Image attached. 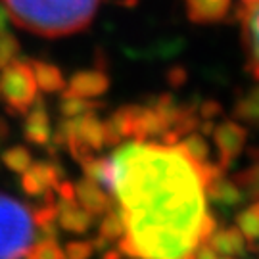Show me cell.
Masks as SVG:
<instances>
[{
  "instance_id": "6da1fadb",
  "label": "cell",
  "mask_w": 259,
  "mask_h": 259,
  "mask_svg": "<svg viewBox=\"0 0 259 259\" xmlns=\"http://www.w3.org/2000/svg\"><path fill=\"white\" fill-rule=\"evenodd\" d=\"M111 194L125 221L119 251L129 259H186L200 244L205 179L179 146L135 140L111 154Z\"/></svg>"
},
{
  "instance_id": "7a4b0ae2",
  "label": "cell",
  "mask_w": 259,
  "mask_h": 259,
  "mask_svg": "<svg viewBox=\"0 0 259 259\" xmlns=\"http://www.w3.org/2000/svg\"><path fill=\"white\" fill-rule=\"evenodd\" d=\"M102 0H2L10 19L40 37H65L91 25Z\"/></svg>"
},
{
  "instance_id": "3957f363",
  "label": "cell",
  "mask_w": 259,
  "mask_h": 259,
  "mask_svg": "<svg viewBox=\"0 0 259 259\" xmlns=\"http://www.w3.org/2000/svg\"><path fill=\"white\" fill-rule=\"evenodd\" d=\"M38 227L27 205L0 192V259H27Z\"/></svg>"
},
{
  "instance_id": "277c9868",
  "label": "cell",
  "mask_w": 259,
  "mask_h": 259,
  "mask_svg": "<svg viewBox=\"0 0 259 259\" xmlns=\"http://www.w3.org/2000/svg\"><path fill=\"white\" fill-rule=\"evenodd\" d=\"M37 96V81L29 60L16 58L0 67V102L10 115H25Z\"/></svg>"
},
{
  "instance_id": "5b68a950",
  "label": "cell",
  "mask_w": 259,
  "mask_h": 259,
  "mask_svg": "<svg viewBox=\"0 0 259 259\" xmlns=\"http://www.w3.org/2000/svg\"><path fill=\"white\" fill-rule=\"evenodd\" d=\"M213 139L219 152V165L223 169H229L246 146L248 129L236 121H223L221 125L213 127Z\"/></svg>"
},
{
  "instance_id": "8992f818",
  "label": "cell",
  "mask_w": 259,
  "mask_h": 259,
  "mask_svg": "<svg viewBox=\"0 0 259 259\" xmlns=\"http://www.w3.org/2000/svg\"><path fill=\"white\" fill-rule=\"evenodd\" d=\"M236 18L242 21V45L246 50V69L259 83V4L240 6Z\"/></svg>"
},
{
  "instance_id": "52a82bcc",
  "label": "cell",
  "mask_w": 259,
  "mask_h": 259,
  "mask_svg": "<svg viewBox=\"0 0 259 259\" xmlns=\"http://www.w3.org/2000/svg\"><path fill=\"white\" fill-rule=\"evenodd\" d=\"M64 171L56 161H37L31 163L27 171L21 173V188L29 196H45L60 183Z\"/></svg>"
},
{
  "instance_id": "ba28073f",
  "label": "cell",
  "mask_w": 259,
  "mask_h": 259,
  "mask_svg": "<svg viewBox=\"0 0 259 259\" xmlns=\"http://www.w3.org/2000/svg\"><path fill=\"white\" fill-rule=\"evenodd\" d=\"M23 137L33 146H48L52 140V127H50V115H48L45 98L35 96L31 108L25 113L23 123Z\"/></svg>"
},
{
  "instance_id": "9c48e42d",
  "label": "cell",
  "mask_w": 259,
  "mask_h": 259,
  "mask_svg": "<svg viewBox=\"0 0 259 259\" xmlns=\"http://www.w3.org/2000/svg\"><path fill=\"white\" fill-rule=\"evenodd\" d=\"M108 89H110V77L104 69H87V71H77L71 77V81L65 84L64 91L81 98H96L102 96Z\"/></svg>"
},
{
  "instance_id": "30bf717a",
  "label": "cell",
  "mask_w": 259,
  "mask_h": 259,
  "mask_svg": "<svg viewBox=\"0 0 259 259\" xmlns=\"http://www.w3.org/2000/svg\"><path fill=\"white\" fill-rule=\"evenodd\" d=\"M56 211H58L56 221L64 231L83 234L94 223V215L83 209L77 200H62L60 198V202H56Z\"/></svg>"
},
{
  "instance_id": "8fae6325",
  "label": "cell",
  "mask_w": 259,
  "mask_h": 259,
  "mask_svg": "<svg viewBox=\"0 0 259 259\" xmlns=\"http://www.w3.org/2000/svg\"><path fill=\"white\" fill-rule=\"evenodd\" d=\"M232 0H185L186 16L192 23L209 25L227 18Z\"/></svg>"
},
{
  "instance_id": "7c38bea8",
  "label": "cell",
  "mask_w": 259,
  "mask_h": 259,
  "mask_svg": "<svg viewBox=\"0 0 259 259\" xmlns=\"http://www.w3.org/2000/svg\"><path fill=\"white\" fill-rule=\"evenodd\" d=\"M205 196L209 198V202L223 207H234L244 200L242 188L234 181H229L225 173L223 175L213 177L211 181H207L204 186Z\"/></svg>"
},
{
  "instance_id": "4fadbf2b",
  "label": "cell",
  "mask_w": 259,
  "mask_h": 259,
  "mask_svg": "<svg viewBox=\"0 0 259 259\" xmlns=\"http://www.w3.org/2000/svg\"><path fill=\"white\" fill-rule=\"evenodd\" d=\"M75 186V200L79 202V205L87 209L91 215H102L110 209L111 205V198L102 192L100 185H96L89 179H83L79 181Z\"/></svg>"
},
{
  "instance_id": "5bb4252c",
  "label": "cell",
  "mask_w": 259,
  "mask_h": 259,
  "mask_svg": "<svg viewBox=\"0 0 259 259\" xmlns=\"http://www.w3.org/2000/svg\"><path fill=\"white\" fill-rule=\"evenodd\" d=\"M205 244H209L217 253L231 255V257L232 255H244V251H246V238L242 236L238 227H229V229H221V231L215 229Z\"/></svg>"
},
{
  "instance_id": "9a60e30c",
  "label": "cell",
  "mask_w": 259,
  "mask_h": 259,
  "mask_svg": "<svg viewBox=\"0 0 259 259\" xmlns=\"http://www.w3.org/2000/svg\"><path fill=\"white\" fill-rule=\"evenodd\" d=\"M33 75L37 87L45 93H62L65 89L64 75L60 71V67H56L54 64H48L42 60H29Z\"/></svg>"
},
{
  "instance_id": "2e32d148",
  "label": "cell",
  "mask_w": 259,
  "mask_h": 259,
  "mask_svg": "<svg viewBox=\"0 0 259 259\" xmlns=\"http://www.w3.org/2000/svg\"><path fill=\"white\" fill-rule=\"evenodd\" d=\"M232 115L248 125L259 127V84H255L250 93H246L236 100Z\"/></svg>"
},
{
  "instance_id": "e0dca14e",
  "label": "cell",
  "mask_w": 259,
  "mask_h": 259,
  "mask_svg": "<svg viewBox=\"0 0 259 259\" xmlns=\"http://www.w3.org/2000/svg\"><path fill=\"white\" fill-rule=\"evenodd\" d=\"M98 108H104L102 102H94L89 98H81V96H75V94L62 91L60 96V104H58V110L64 117H79L87 111H94Z\"/></svg>"
},
{
  "instance_id": "ac0fdd59",
  "label": "cell",
  "mask_w": 259,
  "mask_h": 259,
  "mask_svg": "<svg viewBox=\"0 0 259 259\" xmlns=\"http://www.w3.org/2000/svg\"><path fill=\"white\" fill-rule=\"evenodd\" d=\"M250 157L253 163L234 177V183L240 186L242 192H248L250 198H257L259 196V148L250 150Z\"/></svg>"
},
{
  "instance_id": "d6986e66",
  "label": "cell",
  "mask_w": 259,
  "mask_h": 259,
  "mask_svg": "<svg viewBox=\"0 0 259 259\" xmlns=\"http://www.w3.org/2000/svg\"><path fill=\"white\" fill-rule=\"evenodd\" d=\"M100 234L110 242L119 240L121 236L125 234V221H123V215H121L119 205L113 204V200H111L110 209L104 213V219L100 221Z\"/></svg>"
},
{
  "instance_id": "ffe728a7",
  "label": "cell",
  "mask_w": 259,
  "mask_h": 259,
  "mask_svg": "<svg viewBox=\"0 0 259 259\" xmlns=\"http://www.w3.org/2000/svg\"><path fill=\"white\" fill-rule=\"evenodd\" d=\"M236 227L242 232L246 242L259 240V204L250 205L236 215Z\"/></svg>"
},
{
  "instance_id": "44dd1931",
  "label": "cell",
  "mask_w": 259,
  "mask_h": 259,
  "mask_svg": "<svg viewBox=\"0 0 259 259\" xmlns=\"http://www.w3.org/2000/svg\"><path fill=\"white\" fill-rule=\"evenodd\" d=\"M177 146L183 150L192 161H196V163H207V161H209V146H207V142H205L204 137L198 135V133L188 135V137H186L183 142H179Z\"/></svg>"
},
{
  "instance_id": "7402d4cb",
  "label": "cell",
  "mask_w": 259,
  "mask_h": 259,
  "mask_svg": "<svg viewBox=\"0 0 259 259\" xmlns=\"http://www.w3.org/2000/svg\"><path fill=\"white\" fill-rule=\"evenodd\" d=\"M137 111H139V106H123L108 119V123L113 127V131L119 135L121 139L133 137V125H135Z\"/></svg>"
},
{
  "instance_id": "603a6c76",
  "label": "cell",
  "mask_w": 259,
  "mask_h": 259,
  "mask_svg": "<svg viewBox=\"0 0 259 259\" xmlns=\"http://www.w3.org/2000/svg\"><path fill=\"white\" fill-rule=\"evenodd\" d=\"M2 161L14 173H23L27 171L29 165L33 163V156L25 146H10L2 152Z\"/></svg>"
},
{
  "instance_id": "cb8c5ba5",
  "label": "cell",
  "mask_w": 259,
  "mask_h": 259,
  "mask_svg": "<svg viewBox=\"0 0 259 259\" xmlns=\"http://www.w3.org/2000/svg\"><path fill=\"white\" fill-rule=\"evenodd\" d=\"M31 259H65L64 250L58 246V240H40L33 246L29 253Z\"/></svg>"
},
{
  "instance_id": "d4e9b609",
  "label": "cell",
  "mask_w": 259,
  "mask_h": 259,
  "mask_svg": "<svg viewBox=\"0 0 259 259\" xmlns=\"http://www.w3.org/2000/svg\"><path fill=\"white\" fill-rule=\"evenodd\" d=\"M19 54V42L10 31L0 33V67L8 65Z\"/></svg>"
},
{
  "instance_id": "484cf974",
  "label": "cell",
  "mask_w": 259,
  "mask_h": 259,
  "mask_svg": "<svg viewBox=\"0 0 259 259\" xmlns=\"http://www.w3.org/2000/svg\"><path fill=\"white\" fill-rule=\"evenodd\" d=\"M65 259H91L94 253V248L91 242H83V240H77V242H69L65 246Z\"/></svg>"
},
{
  "instance_id": "4316f807",
  "label": "cell",
  "mask_w": 259,
  "mask_h": 259,
  "mask_svg": "<svg viewBox=\"0 0 259 259\" xmlns=\"http://www.w3.org/2000/svg\"><path fill=\"white\" fill-rule=\"evenodd\" d=\"M202 119H211V117H217L221 115V106L215 102V100H207L200 106V113H198Z\"/></svg>"
},
{
  "instance_id": "83f0119b",
  "label": "cell",
  "mask_w": 259,
  "mask_h": 259,
  "mask_svg": "<svg viewBox=\"0 0 259 259\" xmlns=\"http://www.w3.org/2000/svg\"><path fill=\"white\" fill-rule=\"evenodd\" d=\"M194 259H219V253L209 244H198L194 251Z\"/></svg>"
},
{
  "instance_id": "f1b7e54d",
  "label": "cell",
  "mask_w": 259,
  "mask_h": 259,
  "mask_svg": "<svg viewBox=\"0 0 259 259\" xmlns=\"http://www.w3.org/2000/svg\"><path fill=\"white\" fill-rule=\"evenodd\" d=\"M56 192L60 194L62 200H75V186L71 183H67V181L58 183L56 185Z\"/></svg>"
},
{
  "instance_id": "f546056e",
  "label": "cell",
  "mask_w": 259,
  "mask_h": 259,
  "mask_svg": "<svg viewBox=\"0 0 259 259\" xmlns=\"http://www.w3.org/2000/svg\"><path fill=\"white\" fill-rule=\"evenodd\" d=\"M10 14L8 10H6V6L4 4H0V33H6L10 27Z\"/></svg>"
},
{
  "instance_id": "4dcf8cb0",
  "label": "cell",
  "mask_w": 259,
  "mask_h": 259,
  "mask_svg": "<svg viewBox=\"0 0 259 259\" xmlns=\"http://www.w3.org/2000/svg\"><path fill=\"white\" fill-rule=\"evenodd\" d=\"M169 79H171V83L175 84V87H179L185 81V71L183 69H173V73L169 75Z\"/></svg>"
},
{
  "instance_id": "1f68e13d",
  "label": "cell",
  "mask_w": 259,
  "mask_h": 259,
  "mask_svg": "<svg viewBox=\"0 0 259 259\" xmlns=\"http://www.w3.org/2000/svg\"><path fill=\"white\" fill-rule=\"evenodd\" d=\"M253 4H259V0H240V6H253Z\"/></svg>"
},
{
  "instance_id": "d6a6232c",
  "label": "cell",
  "mask_w": 259,
  "mask_h": 259,
  "mask_svg": "<svg viewBox=\"0 0 259 259\" xmlns=\"http://www.w3.org/2000/svg\"><path fill=\"white\" fill-rule=\"evenodd\" d=\"M4 133H6V127H4V123H2V121H0V139H2V137H4Z\"/></svg>"
},
{
  "instance_id": "836d02e7",
  "label": "cell",
  "mask_w": 259,
  "mask_h": 259,
  "mask_svg": "<svg viewBox=\"0 0 259 259\" xmlns=\"http://www.w3.org/2000/svg\"><path fill=\"white\" fill-rule=\"evenodd\" d=\"M27 259H31V257H27Z\"/></svg>"
},
{
  "instance_id": "e575fe53",
  "label": "cell",
  "mask_w": 259,
  "mask_h": 259,
  "mask_svg": "<svg viewBox=\"0 0 259 259\" xmlns=\"http://www.w3.org/2000/svg\"><path fill=\"white\" fill-rule=\"evenodd\" d=\"M257 204H259V202H257Z\"/></svg>"
}]
</instances>
